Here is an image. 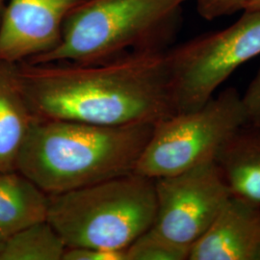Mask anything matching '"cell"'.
Segmentation results:
<instances>
[{
  "instance_id": "6da1fadb",
  "label": "cell",
  "mask_w": 260,
  "mask_h": 260,
  "mask_svg": "<svg viewBox=\"0 0 260 260\" xmlns=\"http://www.w3.org/2000/svg\"><path fill=\"white\" fill-rule=\"evenodd\" d=\"M166 50L129 51L92 63L12 66L35 118L103 126L155 124L176 114Z\"/></svg>"
},
{
  "instance_id": "7a4b0ae2",
  "label": "cell",
  "mask_w": 260,
  "mask_h": 260,
  "mask_svg": "<svg viewBox=\"0 0 260 260\" xmlns=\"http://www.w3.org/2000/svg\"><path fill=\"white\" fill-rule=\"evenodd\" d=\"M153 126H103L34 117L17 171L47 195L131 174Z\"/></svg>"
},
{
  "instance_id": "3957f363",
  "label": "cell",
  "mask_w": 260,
  "mask_h": 260,
  "mask_svg": "<svg viewBox=\"0 0 260 260\" xmlns=\"http://www.w3.org/2000/svg\"><path fill=\"white\" fill-rule=\"evenodd\" d=\"M188 0H82L58 46L29 63H92L129 51L166 50Z\"/></svg>"
},
{
  "instance_id": "277c9868",
  "label": "cell",
  "mask_w": 260,
  "mask_h": 260,
  "mask_svg": "<svg viewBox=\"0 0 260 260\" xmlns=\"http://www.w3.org/2000/svg\"><path fill=\"white\" fill-rule=\"evenodd\" d=\"M47 221L67 247L125 251L153 225L154 179L131 173L48 195Z\"/></svg>"
},
{
  "instance_id": "5b68a950",
  "label": "cell",
  "mask_w": 260,
  "mask_h": 260,
  "mask_svg": "<svg viewBox=\"0 0 260 260\" xmlns=\"http://www.w3.org/2000/svg\"><path fill=\"white\" fill-rule=\"evenodd\" d=\"M247 122L241 94L235 88L224 89L202 107L155 123L134 173L157 179L213 161L223 144Z\"/></svg>"
},
{
  "instance_id": "8992f818",
  "label": "cell",
  "mask_w": 260,
  "mask_h": 260,
  "mask_svg": "<svg viewBox=\"0 0 260 260\" xmlns=\"http://www.w3.org/2000/svg\"><path fill=\"white\" fill-rule=\"evenodd\" d=\"M260 55V12L244 11L233 24L166 50L175 111L202 107L242 65Z\"/></svg>"
},
{
  "instance_id": "52a82bcc",
  "label": "cell",
  "mask_w": 260,
  "mask_h": 260,
  "mask_svg": "<svg viewBox=\"0 0 260 260\" xmlns=\"http://www.w3.org/2000/svg\"><path fill=\"white\" fill-rule=\"evenodd\" d=\"M154 183L156 216L150 230L187 248L206 233L232 198L215 160Z\"/></svg>"
},
{
  "instance_id": "ba28073f",
  "label": "cell",
  "mask_w": 260,
  "mask_h": 260,
  "mask_svg": "<svg viewBox=\"0 0 260 260\" xmlns=\"http://www.w3.org/2000/svg\"><path fill=\"white\" fill-rule=\"evenodd\" d=\"M82 0H6L0 15V62L46 54L61 41L66 19Z\"/></svg>"
},
{
  "instance_id": "9c48e42d",
  "label": "cell",
  "mask_w": 260,
  "mask_h": 260,
  "mask_svg": "<svg viewBox=\"0 0 260 260\" xmlns=\"http://www.w3.org/2000/svg\"><path fill=\"white\" fill-rule=\"evenodd\" d=\"M259 247V206L232 196L188 260H255Z\"/></svg>"
},
{
  "instance_id": "30bf717a",
  "label": "cell",
  "mask_w": 260,
  "mask_h": 260,
  "mask_svg": "<svg viewBox=\"0 0 260 260\" xmlns=\"http://www.w3.org/2000/svg\"><path fill=\"white\" fill-rule=\"evenodd\" d=\"M215 162L232 196L260 207V121H249L236 130Z\"/></svg>"
},
{
  "instance_id": "8fae6325",
  "label": "cell",
  "mask_w": 260,
  "mask_h": 260,
  "mask_svg": "<svg viewBox=\"0 0 260 260\" xmlns=\"http://www.w3.org/2000/svg\"><path fill=\"white\" fill-rule=\"evenodd\" d=\"M48 195L18 171H0V243L47 221Z\"/></svg>"
},
{
  "instance_id": "7c38bea8",
  "label": "cell",
  "mask_w": 260,
  "mask_h": 260,
  "mask_svg": "<svg viewBox=\"0 0 260 260\" xmlns=\"http://www.w3.org/2000/svg\"><path fill=\"white\" fill-rule=\"evenodd\" d=\"M34 119L19 90L12 64L0 62V171H17V163Z\"/></svg>"
},
{
  "instance_id": "4fadbf2b",
  "label": "cell",
  "mask_w": 260,
  "mask_h": 260,
  "mask_svg": "<svg viewBox=\"0 0 260 260\" xmlns=\"http://www.w3.org/2000/svg\"><path fill=\"white\" fill-rule=\"evenodd\" d=\"M65 242L47 221L33 223L3 242L0 260H62Z\"/></svg>"
},
{
  "instance_id": "5bb4252c",
  "label": "cell",
  "mask_w": 260,
  "mask_h": 260,
  "mask_svg": "<svg viewBox=\"0 0 260 260\" xmlns=\"http://www.w3.org/2000/svg\"><path fill=\"white\" fill-rule=\"evenodd\" d=\"M190 248L170 241L149 229L125 250L126 260H188Z\"/></svg>"
},
{
  "instance_id": "9a60e30c",
  "label": "cell",
  "mask_w": 260,
  "mask_h": 260,
  "mask_svg": "<svg viewBox=\"0 0 260 260\" xmlns=\"http://www.w3.org/2000/svg\"><path fill=\"white\" fill-rule=\"evenodd\" d=\"M196 9L207 20L231 16L244 10L248 0H194Z\"/></svg>"
},
{
  "instance_id": "2e32d148",
  "label": "cell",
  "mask_w": 260,
  "mask_h": 260,
  "mask_svg": "<svg viewBox=\"0 0 260 260\" xmlns=\"http://www.w3.org/2000/svg\"><path fill=\"white\" fill-rule=\"evenodd\" d=\"M62 260H126L125 251L90 247H67Z\"/></svg>"
},
{
  "instance_id": "e0dca14e",
  "label": "cell",
  "mask_w": 260,
  "mask_h": 260,
  "mask_svg": "<svg viewBox=\"0 0 260 260\" xmlns=\"http://www.w3.org/2000/svg\"><path fill=\"white\" fill-rule=\"evenodd\" d=\"M241 98L248 121H260V69Z\"/></svg>"
},
{
  "instance_id": "ac0fdd59",
  "label": "cell",
  "mask_w": 260,
  "mask_h": 260,
  "mask_svg": "<svg viewBox=\"0 0 260 260\" xmlns=\"http://www.w3.org/2000/svg\"><path fill=\"white\" fill-rule=\"evenodd\" d=\"M243 11H257V12H260V0H248Z\"/></svg>"
},
{
  "instance_id": "d6986e66",
  "label": "cell",
  "mask_w": 260,
  "mask_h": 260,
  "mask_svg": "<svg viewBox=\"0 0 260 260\" xmlns=\"http://www.w3.org/2000/svg\"><path fill=\"white\" fill-rule=\"evenodd\" d=\"M5 2H6V0H0V15H1V12L3 10L4 5H5Z\"/></svg>"
},
{
  "instance_id": "ffe728a7",
  "label": "cell",
  "mask_w": 260,
  "mask_h": 260,
  "mask_svg": "<svg viewBox=\"0 0 260 260\" xmlns=\"http://www.w3.org/2000/svg\"><path fill=\"white\" fill-rule=\"evenodd\" d=\"M255 260H260V247L259 249H258V251H257V253H256V256H255Z\"/></svg>"
},
{
  "instance_id": "44dd1931",
  "label": "cell",
  "mask_w": 260,
  "mask_h": 260,
  "mask_svg": "<svg viewBox=\"0 0 260 260\" xmlns=\"http://www.w3.org/2000/svg\"><path fill=\"white\" fill-rule=\"evenodd\" d=\"M1 247H2V244L0 243V250H1Z\"/></svg>"
}]
</instances>
